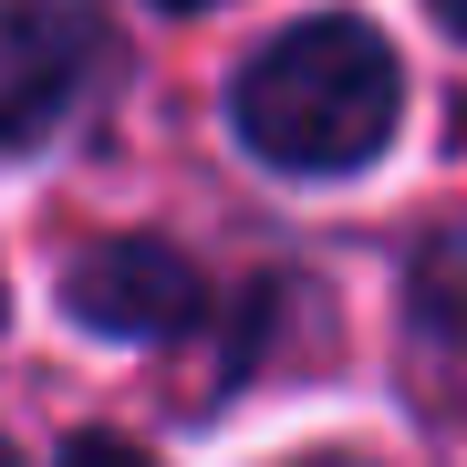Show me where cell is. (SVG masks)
Wrapping results in <instances>:
<instances>
[{
  "label": "cell",
  "mask_w": 467,
  "mask_h": 467,
  "mask_svg": "<svg viewBox=\"0 0 467 467\" xmlns=\"http://www.w3.org/2000/svg\"><path fill=\"white\" fill-rule=\"evenodd\" d=\"M73 73H84V32L63 11H11L0 21V146L42 135Z\"/></svg>",
  "instance_id": "3"
},
{
  "label": "cell",
  "mask_w": 467,
  "mask_h": 467,
  "mask_svg": "<svg viewBox=\"0 0 467 467\" xmlns=\"http://www.w3.org/2000/svg\"><path fill=\"white\" fill-rule=\"evenodd\" d=\"M395 104H405L395 42L374 21H343V11L291 21L239 73V135H250L270 167H301V177L364 167L384 135H395Z\"/></svg>",
  "instance_id": "1"
},
{
  "label": "cell",
  "mask_w": 467,
  "mask_h": 467,
  "mask_svg": "<svg viewBox=\"0 0 467 467\" xmlns=\"http://www.w3.org/2000/svg\"><path fill=\"white\" fill-rule=\"evenodd\" d=\"M436 21H447V32H457V42H467V0H436Z\"/></svg>",
  "instance_id": "4"
},
{
  "label": "cell",
  "mask_w": 467,
  "mask_h": 467,
  "mask_svg": "<svg viewBox=\"0 0 467 467\" xmlns=\"http://www.w3.org/2000/svg\"><path fill=\"white\" fill-rule=\"evenodd\" d=\"M73 322H94V333L115 343H167L187 312H198V270H187L177 250H156V239H115V250H84L73 260Z\"/></svg>",
  "instance_id": "2"
},
{
  "label": "cell",
  "mask_w": 467,
  "mask_h": 467,
  "mask_svg": "<svg viewBox=\"0 0 467 467\" xmlns=\"http://www.w3.org/2000/svg\"><path fill=\"white\" fill-rule=\"evenodd\" d=\"M167 11H198V0H167Z\"/></svg>",
  "instance_id": "5"
}]
</instances>
